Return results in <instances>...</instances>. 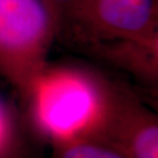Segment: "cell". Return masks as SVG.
<instances>
[{
  "label": "cell",
  "instance_id": "8992f818",
  "mask_svg": "<svg viewBox=\"0 0 158 158\" xmlns=\"http://www.w3.org/2000/svg\"><path fill=\"white\" fill-rule=\"evenodd\" d=\"M52 158H124L97 140H83L52 147Z\"/></svg>",
  "mask_w": 158,
  "mask_h": 158
},
{
  "label": "cell",
  "instance_id": "52a82bcc",
  "mask_svg": "<svg viewBox=\"0 0 158 158\" xmlns=\"http://www.w3.org/2000/svg\"><path fill=\"white\" fill-rule=\"evenodd\" d=\"M25 146L19 120L14 108L0 96V155Z\"/></svg>",
  "mask_w": 158,
  "mask_h": 158
},
{
  "label": "cell",
  "instance_id": "ba28073f",
  "mask_svg": "<svg viewBox=\"0 0 158 158\" xmlns=\"http://www.w3.org/2000/svg\"><path fill=\"white\" fill-rule=\"evenodd\" d=\"M41 1L55 15L59 24L60 32H62V30L67 28L70 24L82 0H41Z\"/></svg>",
  "mask_w": 158,
  "mask_h": 158
},
{
  "label": "cell",
  "instance_id": "277c9868",
  "mask_svg": "<svg viewBox=\"0 0 158 158\" xmlns=\"http://www.w3.org/2000/svg\"><path fill=\"white\" fill-rule=\"evenodd\" d=\"M97 141L124 158H158V118L134 93L119 86L115 103Z\"/></svg>",
  "mask_w": 158,
  "mask_h": 158
},
{
  "label": "cell",
  "instance_id": "7a4b0ae2",
  "mask_svg": "<svg viewBox=\"0 0 158 158\" xmlns=\"http://www.w3.org/2000/svg\"><path fill=\"white\" fill-rule=\"evenodd\" d=\"M59 33L55 15L41 0H0V76L22 100L48 64Z\"/></svg>",
  "mask_w": 158,
  "mask_h": 158
},
{
  "label": "cell",
  "instance_id": "9c48e42d",
  "mask_svg": "<svg viewBox=\"0 0 158 158\" xmlns=\"http://www.w3.org/2000/svg\"><path fill=\"white\" fill-rule=\"evenodd\" d=\"M0 158H34V157L31 155L29 149H27L26 145H25V146L20 148V149L14 151V152L2 154V155H0Z\"/></svg>",
  "mask_w": 158,
  "mask_h": 158
},
{
  "label": "cell",
  "instance_id": "5b68a950",
  "mask_svg": "<svg viewBox=\"0 0 158 158\" xmlns=\"http://www.w3.org/2000/svg\"><path fill=\"white\" fill-rule=\"evenodd\" d=\"M90 52L139 81L154 87L158 80V45L137 41H115L90 47Z\"/></svg>",
  "mask_w": 158,
  "mask_h": 158
},
{
  "label": "cell",
  "instance_id": "6da1fadb",
  "mask_svg": "<svg viewBox=\"0 0 158 158\" xmlns=\"http://www.w3.org/2000/svg\"><path fill=\"white\" fill-rule=\"evenodd\" d=\"M119 86L85 66L48 63L33 79L22 101L33 132L52 148L97 140Z\"/></svg>",
  "mask_w": 158,
  "mask_h": 158
},
{
  "label": "cell",
  "instance_id": "3957f363",
  "mask_svg": "<svg viewBox=\"0 0 158 158\" xmlns=\"http://www.w3.org/2000/svg\"><path fill=\"white\" fill-rule=\"evenodd\" d=\"M67 29L86 48L115 41L158 45L156 0H82Z\"/></svg>",
  "mask_w": 158,
  "mask_h": 158
}]
</instances>
